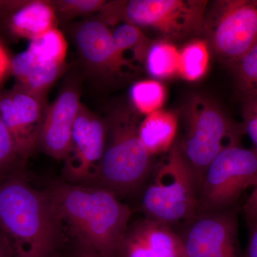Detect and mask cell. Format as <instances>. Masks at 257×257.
Returning <instances> with one entry per match:
<instances>
[{
	"label": "cell",
	"mask_w": 257,
	"mask_h": 257,
	"mask_svg": "<svg viewBox=\"0 0 257 257\" xmlns=\"http://www.w3.org/2000/svg\"><path fill=\"white\" fill-rule=\"evenodd\" d=\"M112 35L118 55L128 67H131L128 61L130 55L131 60L145 63L147 52L154 42L140 28L125 23L115 29Z\"/></svg>",
	"instance_id": "obj_19"
},
{
	"label": "cell",
	"mask_w": 257,
	"mask_h": 257,
	"mask_svg": "<svg viewBox=\"0 0 257 257\" xmlns=\"http://www.w3.org/2000/svg\"><path fill=\"white\" fill-rule=\"evenodd\" d=\"M25 164L14 139L0 116V175L23 168Z\"/></svg>",
	"instance_id": "obj_24"
},
{
	"label": "cell",
	"mask_w": 257,
	"mask_h": 257,
	"mask_svg": "<svg viewBox=\"0 0 257 257\" xmlns=\"http://www.w3.org/2000/svg\"><path fill=\"white\" fill-rule=\"evenodd\" d=\"M27 50L39 63L64 66L68 44L64 34L56 28L30 40Z\"/></svg>",
	"instance_id": "obj_18"
},
{
	"label": "cell",
	"mask_w": 257,
	"mask_h": 257,
	"mask_svg": "<svg viewBox=\"0 0 257 257\" xmlns=\"http://www.w3.org/2000/svg\"><path fill=\"white\" fill-rule=\"evenodd\" d=\"M209 43L207 40H194L179 51V74L190 82L205 75L209 62Z\"/></svg>",
	"instance_id": "obj_21"
},
{
	"label": "cell",
	"mask_w": 257,
	"mask_h": 257,
	"mask_svg": "<svg viewBox=\"0 0 257 257\" xmlns=\"http://www.w3.org/2000/svg\"><path fill=\"white\" fill-rule=\"evenodd\" d=\"M74 239L106 257H118L133 211L107 189L56 182L47 189Z\"/></svg>",
	"instance_id": "obj_2"
},
{
	"label": "cell",
	"mask_w": 257,
	"mask_h": 257,
	"mask_svg": "<svg viewBox=\"0 0 257 257\" xmlns=\"http://www.w3.org/2000/svg\"><path fill=\"white\" fill-rule=\"evenodd\" d=\"M118 257H186V253L175 227L144 216L128 225Z\"/></svg>",
	"instance_id": "obj_12"
},
{
	"label": "cell",
	"mask_w": 257,
	"mask_h": 257,
	"mask_svg": "<svg viewBox=\"0 0 257 257\" xmlns=\"http://www.w3.org/2000/svg\"><path fill=\"white\" fill-rule=\"evenodd\" d=\"M229 67L242 99L257 95V43Z\"/></svg>",
	"instance_id": "obj_23"
},
{
	"label": "cell",
	"mask_w": 257,
	"mask_h": 257,
	"mask_svg": "<svg viewBox=\"0 0 257 257\" xmlns=\"http://www.w3.org/2000/svg\"><path fill=\"white\" fill-rule=\"evenodd\" d=\"M207 42L228 66L257 43V0H218L208 5Z\"/></svg>",
	"instance_id": "obj_8"
},
{
	"label": "cell",
	"mask_w": 257,
	"mask_h": 257,
	"mask_svg": "<svg viewBox=\"0 0 257 257\" xmlns=\"http://www.w3.org/2000/svg\"><path fill=\"white\" fill-rule=\"evenodd\" d=\"M242 118L244 135L251 140L252 150L257 154V95L242 99Z\"/></svg>",
	"instance_id": "obj_26"
},
{
	"label": "cell",
	"mask_w": 257,
	"mask_h": 257,
	"mask_svg": "<svg viewBox=\"0 0 257 257\" xmlns=\"http://www.w3.org/2000/svg\"><path fill=\"white\" fill-rule=\"evenodd\" d=\"M136 111L121 106L106 119L105 149L88 185L107 189L119 198L135 192L150 178L155 162L140 140L141 121Z\"/></svg>",
	"instance_id": "obj_3"
},
{
	"label": "cell",
	"mask_w": 257,
	"mask_h": 257,
	"mask_svg": "<svg viewBox=\"0 0 257 257\" xmlns=\"http://www.w3.org/2000/svg\"><path fill=\"white\" fill-rule=\"evenodd\" d=\"M130 97L135 110L148 115L161 109L165 104L167 92L163 84L156 80L140 81L132 86Z\"/></svg>",
	"instance_id": "obj_22"
},
{
	"label": "cell",
	"mask_w": 257,
	"mask_h": 257,
	"mask_svg": "<svg viewBox=\"0 0 257 257\" xmlns=\"http://www.w3.org/2000/svg\"><path fill=\"white\" fill-rule=\"evenodd\" d=\"M248 224H257V184L243 207Z\"/></svg>",
	"instance_id": "obj_27"
},
{
	"label": "cell",
	"mask_w": 257,
	"mask_h": 257,
	"mask_svg": "<svg viewBox=\"0 0 257 257\" xmlns=\"http://www.w3.org/2000/svg\"><path fill=\"white\" fill-rule=\"evenodd\" d=\"M179 50L171 42H153L145 60L147 72L158 79L170 78L179 74Z\"/></svg>",
	"instance_id": "obj_20"
},
{
	"label": "cell",
	"mask_w": 257,
	"mask_h": 257,
	"mask_svg": "<svg viewBox=\"0 0 257 257\" xmlns=\"http://www.w3.org/2000/svg\"><path fill=\"white\" fill-rule=\"evenodd\" d=\"M74 40L86 65L96 75L109 77L128 67L118 55L112 32L100 19L80 23L74 32Z\"/></svg>",
	"instance_id": "obj_14"
},
{
	"label": "cell",
	"mask_w": 257,
	"mask_h": 257,
	"mask_svg": "<svg viewBox=\"0 0 257 257\" xmlns=\"http://www.w3.org/2000/svg\"><path fill=\"white\" fill-rule=\"evenodd\" d=\"M78 91L69 87L47 107L38 146L49 156L65 160L72 146V130L81 106Z\"/></svg>",
	"instance_id": "obj_13"
},
{
	"label": "cell",
	"mask_w": 257,
	"mask_h": 257,
	"mask_svg": "<svg viewBox=\"0 0 257 257\" xmlns=\"http://www.w3.org/2000/svg\"><path fill=\"white\" fill-rule=\"evenodd\" d=\"M10 8L15 12L10 27L17 36L32 40L57 28L58 18L51 1L11 2Z\"/></svg>",
	"instance_id": "obj_15"
},
{
	"label": "cell",
	"mask_w": 257,
	"mask_h": 257,
	"mask_svg": "<svg viewBox=\"0 0 257 257\" xmlns=\"http://www.w3.org/2000/svg\"><path fill=\"white\" fill-rule=\"evenodd\" d=\"M10 2L0 1V13L5 8L8 9L10 8Z\"/></svg>",
	"instance_id": "obj_32"
},
{
	"label": "cell",
	"mask_w": 257,
	"mask_h": 257,
	"mask_svg": "<svg viewBox=\"0 0 257 257\" xmlns=\"http://www.w3.org/2000/svg\"><path fill=\"white\" fill-rule=\"evenodd\" d=\"M70 257H106L84 243L74 240L70 250Z\"/></svg>",
	"instance_id": "obj_29"
},
{
	"label": "cell",
	"mask_w": 257,
	"mask_h": 257,
	"mask_svg": "<svg viewBox=\"0 0 257 257\" xmlns=\"http://www.w3.org/2000/svg\"><path fill=\"white\" fill-rule=\"evenodd\" d=\"M0 257H15L9 241L0 229Z\"/></svg>",
	"instance_id": "obj_31"
},
{
	"label": "cell",
	"mask_w": 257,
	"mask_h": 257,
	"mask_svg": "<svg viewBox=\"0 0 257 257\" xmlns=\"http://www.w3.org/2000/svg\"><path fill=\"white\" fill-rule=\"evenodd\" d=\"M51 2L57 18L64 20L99 13L106 3L104 0H57Z\"/></svg>",
	"instance_id": "obj_25"
},
{
	"label": "cell",
	"mask_w": 257,
	"mask_h": 257,
	"mask_svg": "<svg viewBox=\"0 0 257 257\" xmlns=\"http://www.w3.org/2000/svg\"><path fill=\"white\" fill-rule=\"evenodd\" d=\"M179 114L160 109L147 115L140 122L139 136L152 157L167 153L175 143L179 131Z\"/></svg>",
	"instance_id": "obj_16"
},
{
	"label": "cell",
	"mask_w": 257,
	"mask_h": 257,
	"mask_svg": "<svg viewBox=\"0 0 257 257\" xmlns=\"http://www.w3.org/2000/svg\"><path fill=\"white\" fill-rule=\"evenodd\" d=\"M150 177L141 201L145 216L175 227L197 215L199 183L177 140L155 162Z\"/></svg>",
	"instance_id": "obj_5"
},
{
	"label": "cell",
	"mask_w": 257,
	"mask_h": 257,
	"mask_svg": "<svg viewBox=\"0 0 257 257\" xmlns=\"http://www.w3.org/2000/svg\"><path fill=\"white\" fill-rule=\"evenodd\" d=\"M23 170L0 175V229L15 257H57L63 224L47 191L32 187Z\"/></svg>",
	"instance_id": "obj_1"
},
{
	"label": "cell",
	"mask_w": 257,
	"mask_h": 257,
	"mask_svg": "<svg viewBox=\"0 0 257 257\" xmlns=\"http://www.w3.org/2000/svg\"><path fill=\"white\" fill-rule=\"evenodd\" d=\"M47 107L45 96L28 92L18 84L0 92V116L25 162L38 146Z\"/></svg>",
	"instance_id": "obj_11"
},
{
	"label": "cell",
	"mask_w": 257,
	"mask_h": 257,
	"mask_svg": "<svg viewBox=\"0 0 257 257\" xmlns=\"http://www.w3.org/2000/svg\"><path fill=\"white\" fill-rule=\"evenodd\" d=\"M248 243L243 257H257V224H248Z\"/></svg>",
	"instance_id": "obj_28"
},
{
	"label": "cell",
	"mask_w": 257,
	"mask_h": 257,
	"mask_svg": "<svg viewBox=\"0 0 257 257\" xmlns=\"http://www.w3.org/2000/svg\"><path fill=\"white\" fill-rule=\"evenodd\" d=\"M106 133V120L81 104L72 130L70 152L64 160V181L90 183L104 154Z\"/></svg>",
	"instance_id": "obj_10"
},
{
	"label": "cell",
	"mask_w": 257,
	"mask_h": 257,
	"mask_svg": "<svg viewBox=\"0 0 257 257\" xmlns=\"http://www.w3.org/2000/svg\"><path fill=\"white\" fill-rule=\"evenodd\" d=\"M209 1L205 0H130L114 1L115 24L123 20L154 29L167 40H182L205 32Z\"/></svg>",
	"instance_id": "obj_7"
},
{
	"label": "cell",
	"mask_w": 257,
	"mask_h": 257,
	"mask_svg": "<svg viewBox=\"0 0 257 257\" xmlns=\"http://www.w3.org/2000/svg\"><path fill=\"white\" fill-rule=\"evenodd\" d=\"M64 67L39 63L25 50L11 60L10 69L18 79V85L33 94L45 96L47 89L60 77Z\"/></svg>",
	"instance_id": "obj_17"
},
{
	"label": "cell",
	"mask_w": 257,
	"mask_h": 257,
	"mask_svg": "<svg viewBox=\"0 0 257 257\" xmlns=\"http://www.w3.org/2000/svg\"><path fill=\"white\" fill-rule=\"evenodd\" d=\"M179 119L182 130L176 140L200 186L214 159L225 149L241 145L242 124H236L214 101L201 94L189 98Z\"/></svg>",
	"instance_id": "obj_4"
},
{
	"label": "cell",
	"mask_w": 257,
	"mask_h": 257,
	"mask_svg": "<svg viewBox=\"0 0 257 257\" xmlns=\"http://www.w3.org/2000/svg\"><path fill=\"white\" fill-rule=\"evenodd\" d=\"M235 207L216 213L197 214L178 231L186 257H243Z\"/></svg>",
	"instance_id": "obj_9"
},
{
	"label": "cell",
	"mask_w": 257,
	"mask_h": 257,
	"mask_svg": "<svg viewBox=\"0 0 257 257\" xmlns=\"http://www.w3.org/2000/svg\"><path fill=\"white\" fill-rule=\"evenodd\" d=\"M257 184V154L241 145L225 149L208 166L201 181L197 214L236 207L247 189Z\"/></svg>",
	"instance_id": "obj_6"
},
{
	"label": "cell",
	"mask_w": 257,
	"mask_h": 257,
	"mask_svg": "<svg viewBox=\"0 0 257 257\" xmlns=\"http://www.w3.org/2000/svg\"><path fill=\"white\" fill-rule=\"evenodd\" d=\"M10 67H11V60H10L6 51L0 45V82L4 79Z\"/></svg>",
	"instance_id": "obj_30"
}]
</instances>
